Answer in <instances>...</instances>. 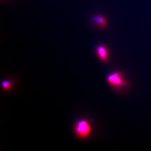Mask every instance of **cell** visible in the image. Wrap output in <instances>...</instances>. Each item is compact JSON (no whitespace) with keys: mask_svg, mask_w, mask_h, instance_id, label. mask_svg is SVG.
<instances>
[{"mask_svg":"<svg viewBox=\"0 0 151 151\" xmlns=\"http://www.w3.org/2000/svg\"><path fill=\"white\" fill-rule=\"evenodd\" d=\"M74 131L80 138H86L91 133V126L88 121L82 119L78 121L75 125Z\"/></svg>","mask_w":151,"mask_h":151,"instance_id":"obj_1","label":"cell"},{"mask_svg":"<svg viewBox=\"0 0 151 151\" xmlns=\"http://www.w3.org/2000/svg\"><path fill=\"white\" fill-rule=\"evenodd\" d=\"M92 20L100 28H104L107 25V20L103 16L100 15H95L93 17Z\"/></svg>","mask_w":151,"mask_h":151,"instance_id":"obj_4","label":"cell"},{"mask_svg":"<svg viewBox=\"0 0 151 151\" xmlns=\"http://www.w3.org/2000/svg\"><path fill=\"white\" fill-rule=\"evenodd\" d=\"M2 86L5 90H8L12 87V82L8 80H4L2 82Z\"/></svg>","mask_w":151,"mask_h":151,"instance_id":"obj_5","label":"cell"},{"mask_svg":"<svg viewBox=\"0 0 151 151\" xmlns=\"http://www.w3.org/2000/svg\"><path fill=\"white\" fill-rule=\"evenodd\" d=\"M107 81L114 87L119 88L125 86V80L122 74L118 72H114L108 76Z\"/></svg>","mask_w":151,"mask_h":151,"instance_id":"obj_2","label":"cell"},{"mask_svg":"<svg viewBox=\"0 0 151 151\" xmlns=\"http://www.w3.org/2000/svg\"><path fill=\"white\" fill-rule=\"evenodd\" d=\"M96 53L98 57L101 61L106 62L109 59V50L105 46L100 45L98 46L96 49Z\"/></svg>","mask_w":151,"mask_h":151,"instance_id":"obj_3","label":"cell"}]
</instances>
